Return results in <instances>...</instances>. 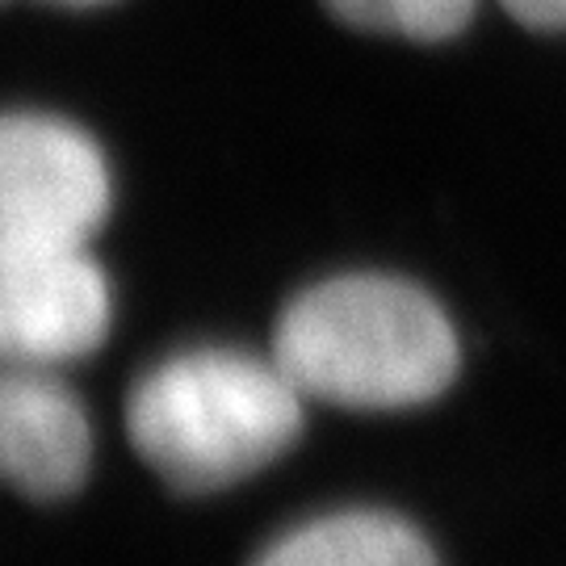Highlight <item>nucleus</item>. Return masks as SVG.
Wrapping results in <instances>:
<instances>
[{
	"label": "nucleus",
	"instance_id": "1",
	"mask_svg": "<svg viewBox=\"0 0 566 566\" xmlns=\"http://www.w3.org/2000/svg\"><path fill=\"white\" fill-rule=\"evenodd\" d=\"M273 357L306 399L353 411L420 407L458 378V332L420 285L348 273L282 311Z\"/></svg>",
	"mask_w": 566,
	"mask_h": 566
},
{
	"label": "nucleus",
	"instance_id": "2",
	"mask_svg": "<svg viewBox=\"0 0 566 566\" xmlns=\"http://www.w3.org/2000/svg\"><path fill=\"white\" fill-rule=\"evenodd\" d=\"M303 399L273 353L193 348L130 386L126 437L168 486L223 491L298 441Z\"/></svg>",
	"mask_w": 566,
	"mask_h": 566
},
{
	"label": "nucleus",
	"instance_id": "3",
	"mask_svg": "<svg viewBox=\"0 0 566 566\" xmlns=\"http://www.w3.org/2000/svg\"><path fill=\"white\" fill-rule=\"evenodd\" d=\"M109 214V168L81 126L9 114L0 126V252L88 248Z\"/></svg>",
	"mask_w": 566,
	"mask_h": 566
},
{
	"label": "nucleus",
	"instance_id": "4",
	"mask_svg": "<svg viewBox=\"0 0 566 566\" xmlns=\"http://www.w3.org/2000/svg\"><path fill=\"white\" fill-rule=\"evenodd\" d=\"M109 282L88 248L0 252V353L9 365L60 369L102 348Z\"/></svg>",
	"mask_w": 566,
	"mask_h": 566
},
{
	"label": "nucleus",
	"instance_id": "5",
	"mask_svg": "<svg viewBox=\"0 0 566 566\" xmlns=\"http://www.w3.org/2000/svg\"><path fill=\"white\" fill-rule=\"evenodd\" d=\"M93 432L55 369L9 365L0 382V465L30 500H63L88 479Z\"/></svg>",
	"mask_w": 566,
	"mask_h": 566
},
{
	"label": "nucleus",
	"instance_id": "6",
	"mask_svg": "<svg viewBox=\"0 0 566 566\" xmlns=\"http://www.w3.org/2000/svg\"><path fill=\"white\" fill-rule=\"evenodd\" d=\"M252 566H437V554L403 516L332 512L282 533Z\"/></svg>",
	"mask_w": 566,
	"mask_h": 566
},
{
	"label": "nucleus",
	"instance_id": "7",
	"mask_svg": "<svg viewBox=\"0 0 566 566\" xmlns=\"http://www.w3.org/2000/svg\"><path fill=\"white\" fill-rule=\"evenodd\" d=\"M340 21L411 42H446L462 34L479 0H324Z\"/></svg>",
	"mask_w": 566,
	"mask_h": 566
},
{
	"label": "nucleus",
	"instance_id": "8",
	"mask_svg": "<svg viewBox=\"0 0 566 566\" xmlns=\"http://www.w3.org/2000/svg\"><path fill=\"white\" fill-rule=\"evenodd\" d=\"M528 30H566V0H500Z\"/></svg>",
	"mask_w": 566,
	"mask_h": 566
},
{
	"label": "nucleus",
	"instance_id": "9",
	"mask_svg": "<svg viewBox=\"0 0 566 566\" xmlns=\"http://www.w3.org/2000/svg\"><path fill=\"white\" fill-rule=\"evenodd\" d=\"M60 4H105V0H60Z\"/></svg>",
	"mask_w": 566,
	"mask_h": 566
}]
</instances>
